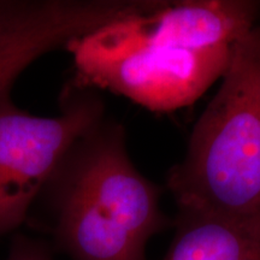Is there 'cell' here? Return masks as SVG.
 I'll list each match as a JSON object with an SVG mask.
<instances>
[{"label": "cell", "mask_w": 260, "mask_h": 260, "mask_svg": "<svg viewBox=\"0 0 260 260\" xmlns=\"http://www.w3.org/2000/svg\"><path fill=\"white\" fill-rule=\"evenodd\" d=\"M160 194L133 164L123 126L104 117L71 146L41 198L73 260H146L149 240L170 224Z\"/></svg>", "instance_id": "1"}, {"label": "cell", "mask_w": 260, "mask_h": 260, "mask_svg": "<svg viewBox=\"0 0 260 260\" xmlns=\"http://www.w3.org/2000/svg\"><path fill=\"white\" fill-rule=\"evenodd\" d=\"M167 187L178 210L260 222V24L234 45Z\"/></svg>", "instance_id": "2"}, {"label": "cell", "mask_w": 260, "mask_h": 260, "mask_svg": "<svg viewBox=\"0 0 260 260\" xmlns=\"http://www.w3.org/2000/svg\"><path fill=\"white\" fill-rule=\"evenodd\" d=\"M129 17L71 42L74 83L165 113L194 104L229 67L234 46L195 51L157 46L140 37Z\"/></svg>", "instance_id": "3"}, {"label": "cell", "mask_w": 260, "mask_h": 260, "mask_svg": "<svg viewBox=\"0 0 260 260\" xmlns=\"http://www.w3.org/2000/svg\"><path fill=\"white\" fill-rule=\"evenodd\" d=\"M105 117L96 90L65 84L56 116L31 115L0 94V237L27 218L75 142Z\"/></svg>", "instance_id": "4"}, {"label": "cell", "mask_w": 260, "mask_h": 260, "mask_svg": "<svg viewBox=\"0 0 260 260\" xmlns=\"http://www.w3.org/2000/svg\"><path fill=\"white\" fill-rule=\"evenodd\" d=\"M126 0L0 2V94L32 63L130 12Z\"/></svg>", "instance_id": "5"}, {"label": "cell", "mask_w": 260, "mask_h": 260, "mask_svg": "<svg viewBox=\"0 0 260 260\" xmlns=\"http://www.w3.org/2000/svg\"><path fill=\"white\" fill-rule=\"evenodd\" d=\"M260 5L249 0L159 2L130 16L141 38L161 47L209 50L233 47L256 25Z\"/></svg>", "instance_id": "6"}, {"label": "cell", "mask_w": 260, "mask_h": 260, "mask_svg": "<svg viewBox=\"0 0 260 260\" xmlns=\"http://www.w3.org/2000/svg\"><path fill=\"white\" fill-rule=\"evenodd\" d=\"M161 260H260V222L178 210Z\"/></svg>", "instance_id": "7"}, {"label": "cell", "mask_w": 260, "mask_h": 260, "mask_svg": "<svg viewBox=\"0 0 260 260\" xmlns=\"http://www.w3.org/2000/svg\"><path fill=\"white\" fill-rule=\"evenodd\" d=\"M5 260H52L47 247L25 236H17L12 241Z\"/></svg>", "instance_id": "8"}]
</instances>
